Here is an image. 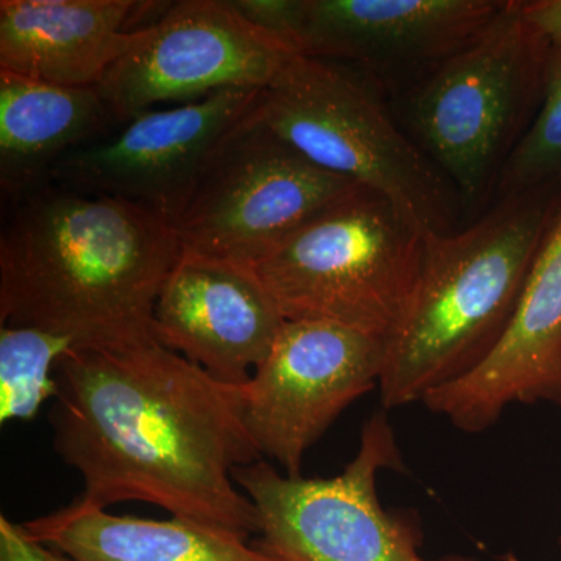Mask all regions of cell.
<instances>
[{
  "mask_svg": "<svg viewBox=\"0 0 561 561\" xmlns=\"http://www.w3.org/2000/svg\"><path fill=\"white\" fill-rule=\"evenodd\" d=\"M55 451L84 482L77 501L103 508L142 501L176 518L249 540L253 502L232 471L262 460L239 386L221 383L157 341L70 348L55 370Z\"/></svg>",
  "mask_w": 561,
  "mask_h": 561,
  "instance_id": "1",
  "label": "cell"
},
{
  "mask_svg": "<svg viewBox=\"0 0 561 561\" xmlns=\"http://www.w3.org/2000/svg\"><path fill=\"white\" fill-rule=\"evenodd\" d=\"M181 254L175 228L142 206L41 186L0 236V323L72 348L153 341L154 305Z\"/></svg>",
  "mask_w": 561,
  "mask_h": 561,
  "instance_id": "2",
  "label": "cell"
},
{
  "mask_svg": "<svg viewBox=\"0 0 561 561\" xmlns=\"http://www.w3.org/2000/svg\"><path fill=\"white\" fill-rule=\"evenodd\" d=\"M560 202L561 190L504 195L459 230L424 236L411 311L387 342L383 411L423 402L500 345Z\"/></svg>",
  "mask_w": 561,
  "mask_h": 561,
  "instance_id": "3",
  "label": "cell"
},
{
  "mask_svg": "<svg viewBox=\"0 0 561 561\" xmlns=\"http://www.w3.org/2000/svg\"><path fill=\"white\" fill-rule=\"evenodd\" d=\"M551 44L505 0L471 43L391 98L404 131L451 183L465 221L496 198L502 171L537 117Z\"/></svg>",
  "mask_w": 561,
  "mask_h": 561,
  "instance_id": "4",
  "label": "cell"
},
{
  "mask_svg": "<svg viewBox=\"0 0 561 561\" xmlns=\"http://www.w3.org/2000/svg\"><path fill=\"white\" fill-rule=\"evenodd\" d=\"M254 113L313 164L389 198L423 234L467 224L451 183L401 127L389 99L353 66L294 55Z\"/></svg>",
  "mask_w": 561,
  "mask_h": 561,
  "instance_id": "5",
  "label": "cell"
},
{
  "mask_svg": "<svg viewBox=\"0 0 561 561\" xmlns=\"http://www.w3.org/2000/svg\"><path fill=\"white\" fill-rule=\"evenodd\" d=\"M424 236L389 198L360 186L250 267L284 319L390 341L415 298Z\"/></svg>",
  "mask_w": 561,
  "mask_h": 561,
  "instance_id": "6",
  "label": "cell"
},
{
  "mask_svg": "<svg viewBox=\"0 0 561 561\" xmlns=\"http://www.w3.org/2000/svg\"><path fill=\"white\" fill-rule=\"evenodd\" d=\"M404 470L386 412L362 430L359 451L334 478L280 474L267 461L236 468L232 479L253 502L261 551L284 561H478L467 556H421L420 522L411 512H387L376 479Z\"/></svg>",
  "mask_w": 561,
  "mask_h": 561,
  "instance_id": "7",
  "label": "cell"
},
{
  "mask_svg": "<svg viewBox=\"0 0 561 561\" xmlns=\"http://www.w3.org/2000/svg\"><path fill=\"white\" fill-rule=\"evenodd\" d=\"M254 108L210 158L173 227L183 253L253 265L360 187L313 164L265 127Z\"/></svg>",
  "mask_w": 561,
  "mask_h": 561,
  "instance_id": "8",
  "label": "cell"
},
{
  "mask_svg": "<svg viewBox=\"0 0 561 561\" xmlns=\"http://www.w3.org/2000/svg\"><path fill=\"white\" fill-rule=\"evenodd\" d=\"M294 50L241 16L230 0H183L146 27L99 90L114 119L227 90H265Z\"/></svg>",
  "mask_w": 561,
  "mask_h": 561,
  "instance_id": "9",
  "label": "cell"
},
{
  "mask_svg": "<svg viewBox=\"0 0 561 561\" xmlns=\"http://www.w3.org/2000/svg\"><path fill=\"white\" fill-rule=\"evenodd\" d=\"M386 339L316 320H286L249 382L243 423L262 457L301 476L306 453L354 401L379 387Z\"/></svg>",
  "mask_w": 561,
  "mask_h": 561,
  "instance_id": "10",
  "label": "cell"
},
{
  "mask_svg": "<svg viewBox=\"0 0 561 561\" xmlns=\"http://www.w3.org/2000/svg\"><path fill=\"white\" fill-rule=\"evenodd\" d=\"M262 91H220L147 111L108 142L62 158L50 176L73 190L135 203L175 227L210 158L253 111Z\"/></svg>",
  "mask_w": 561,
  "mask_h": 561,
  "instance_id": "11",
  "label": "cell"
},
{
  "mask_svg": "<svg viewBox=\"0 0 561 561\" xmlns=\"http://www.w3.org/2000/svg\"><path fill=\"white\" fill-rule=\"evenodd\" d=\"M505 0H297L291 50L360 70L387 99L471 43Z\"/></svg>",
  "mask_w": 561,
  "mask_h": 561,
  "instance_id": "12",
  "label": "cell"
},
{
  "mask_svg": "<svg viewBox=\"0 0 561 561\" xmlns=\"http://www.w3.org/2000/svg\"><path fill=\"white\" fill-rule=\"evenodd\" d=\"M286 323L250 265L181 254L153 311V339L228 386H242Z\"/></svg>",
  "mask_w": 561,
  "mask_h": 561,
  "instance_id": "13",
  "label": "cell"
},
{
  "mask_svg": "<svg viewBox=\"0 0 561 561\" xmlns=\"http://www.w3.org/2000/svg\"><path fill=\"white\" fill-rule=\"evenodd\" d=\"M515 402L561 405V202L500 345L470 375L435 390L423 404L457 430L478 434Z\"/></svg>",
  "mask_w": 561,
  "mask_h": 561,
  "instance_id": "14",
  "label": "cell"
},
{
  "mask_svg": "<svg viewBox=\"0 0 561 561\" xmlns=\"http://www.w3.org/2000/svg\"><path fill=\"white\" fill-rule=\"evenodd\" d=\"M149 3L135 0H2L0 70L60 87H99L142 39L128 31Z\"/></svg>",
  "mask_w": 561,
  "mask_h": 561,
  "instance_id": "15",
  "label": "cell"
},
{
  "mask_svg": "<svg viewBox=\"0 0 561 561\" xmlns=\"http://www.w3.org/2000/svg\"><path fill=\"white\" fill-rule=\"evenodd\" d=\"M113 113L99 87L70 88L0 70V186L21 201L44 175L105 130Z\"/></svg>",
  "mask_w": 561,
  "mask_h": 561,
  "instance_id": "16",
  "label": "cell"
},
{
  "mask_svg": "<svg viewBox=\"0 0 561 561\" xmlns=\"http://www.w3.org/2000/svg\"><path fill=\"white\" fill-rule=\"evenodd\" d=\"M22 526L73 561H284L210 524L111 515L77 500Z\"/></svg>",
  "mask_w": 561,
  "mask_h": 561,
  "instance_id": "17",
  "label": "cell"
},
{
  "mask_svg": "<svg viewBox=\"0 0 561 561\" xmlns=\"http://www.w3.org/2000/svg\"><path fill=\"white\" fill-rule=\"evenodd\" d=\"M72 343L50 332L0 328V423L33 420L57 393L55 370Z\"/></svg>",
  "mask_w": 561,
  "mask_h": 561,
  "instance_id": "18",
  "label": "cell"
},
{
  "mask_svg": "<svg viewBox=\"0 0 561 561\" xmlns=\"http://www.w3.org/2000/svg\"><path fill=\"white\" fill-rule=\"evenodd\" d=\"M541 190H561V44L549 50L540 110L502 171L496 198Z\"/></svg>",
  "mask_w": 561,
  "mask_h": 561,
  "instance_id": "19",
  "label": "cell"
},
{
  "mask_svg": "<svg viewBox=\"0 0 561 561\" xmlns=\"http://www.w3.org/2000/svg\"><path fill=\"white\" fill-rule=\"evenodd\" d=\"M0 561H73L65 553L43 545L16 524L0 516Z\"/></svg>",
  "mask_w": 561,
  "mask_h": 561,
  "instance_id": "20",
  "label": "cell"
},
{
  "mask_svg": "<svg viewBox=\"0 0 561 561\" xmlns=\"http://www.w3.org/2000/svg\"><path fill=\"white\" fill-rule=\"evenodd\" d=\"M524 20L551 46L561 44V0H522Z\"/></svg>",
  "mask_w": 561,
  "mask_h": 561,
  "instance_id": "21",
  "label": "cell"
}]
</instances>
